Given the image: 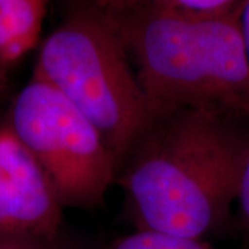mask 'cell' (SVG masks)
<instances>
[{
    "label": "cell",
    "instance_id": "1",
    "mask_svg": "<svg viewBox=\"0 0 249 249\" xmlns=\"http://www.w3.org/2000/svg\"><path fill=\"white\" fill-rule=\"evenodd\" d=\"M240 122L196 109L152 119L116 169L137 230L201 241L222 230L248 142Z\"/></svg>",
    "mask_w": 249,
    "mask_h": 249
},
{
    "label": "cell",
    "instance_id": "2",
    "mask_svg": "<svg viewBox=\"0 0 249 249\" xmlns=\"http://www.w3.org/2000/svg\"><path fill=\"white\" fill-rule=\"evenodd\" d=\"M103 16L134 62L154 118L196 109L249 119L240 7L220 14L142 9Z\"/></svg>",
    "mask_w": 249,
    "mask_h": 249
},
{
    "label": "cell",
    "instance_id": "3",
    "mask_svg": "<svg viewBox=\"0 0 249 249\" xmlns=\"http://www.w3.org/2000/svg\"><path fill=\"white\" fill-rule=\"evenodd\" d=\"M35 73L101 134L116 169L154 116L124 47L104 16L78 14L45 40Z\"/></svg>",
    "mask_w": 249,
    "mask_h": 249
},
{
    "label": "cell",
    "instance_id": "4",
    "mask_svg": "<svg viewBox=\"0 0 249 249\" xmlns=\"http://www.w3.org/2000/svg\"><path fill=\"white\" fill-rule=\"evenodd\" d=\"M7 124L43 169L62 208L103 204L115 183V160L97 129L50 82L34 72Z\"/></svg>",
    "mask_w": 249,
    "mask_h": 249
},
{
    "label": "cell",
    "instance_id": "5",
    "mask_svg": "<svg viewBox=\"0 0 249 249\" xmlns=\"http://www.w3.org/2000/svg\"><path fill=\"white\" fill-rule=\"evenodd\" d=\"M62 205L43 169L10 124L0 126V238L64 237Z\"/></svg>",
    "mask_w": 249,
    "mask_h": 249
},
{
    "label": "cell",
    "instance_id": "6",
    "mask_svg": "<svg viewBox=\"0 0 249 249\" xmlns=\"http://www.w3.org/2000/svg\"><path fill=\"white\" fill-rule=\"evenodd\" d=\"M46 0H0V68L4 71L37 43Z\"/></svg>",
    "mask_w": 249,
    "mask_h": 249
},
{
    "label": "cell",
    "instance_id": "7",
    "mask_svg": "<svg viewBox=\"0 0 249 249\" xmlns=\"http://www.w3.org/2000/svg\"><path fill=\"white\" fill-rule=\"evenodd\" d=\"M242 0H98L104 14L160 9L193 14H220L238 9Z\"/></svg>",
    "mask_w": 249,
    "mask_h": 249
},
{
    "label": "cell",
    "instance_id": "8",
    "mask_svg": "<svg viewBox=\"0 0 249 249\" xmlns=\"http://www.w3.org/2000/svg\"><path fill=\"white\" fill-rule=\"evenodd\" d=\"M108 249H214L208 241L190 240L163 232L136 230L115 241Z\"/></svg>",
    "mask_w": 249,
    "mask_h": 249
},
{
    "label": "cell",
    "instance_id": "9",
    "mask_svg": "<svg viewBox=\"0 0 249 249\" xmlns=\"http://www.w3.org/2000/svg\"><path fill=\"white\" fill-rule=\"evenodd\" d=\"M240 208V214L245 229L249 231V134L248 142H247V150L244 155V163L241 169L240 184H238V194L237 201Z\"/></svg>",
    "mask_w": 249,
    "mask_h": 249
},
{
    "label": "cell",
    "instance_id": "10",
    "mask_svg": "<svg viewBox=\"0 0 249 249\" xmlns=\"http://www.w3.org/2000/svg\"><path fill=\"white\" fill-rule=\"evenodd\" d=\"M0 249H75L65 237L55 241L3 240L0 238Z\"/></svg>",
    "mask_w": 249,
    "mask_h": 249
},
{
    "label": "cell",
    "instance_id": "11",
    "mask_svg": "<svg viewBox=\"0 0 249 249\" xmlns=\"http://www.w3.org/2000/svg\"><path fill=\"white\" fill-rule=\"evenodd\" d=\"M240 28L244 47L249 62V0H242L240 6Z\"/></svg>",
    "mask_w": 249,
    "mask_h": 249
},
{
    "label": "cell",
    "instance_id": "12",
    "mask_svg": "<svg viewBox=\"0 0 249 249\" xmlns=\"http://www.w3.org/2000/svg\"><path fill=\"white\" fill-rule=\"evenodd\" d=\"M0 80H4V71L0 68Z\"/></svg>",
    "mask_w": 249,
    "mask_h": 249
},
{
    "label": "cell",
    "instance_id": "13",
    "mask_svg": "<svg viewBox=\"0 0 249 249\" xmlns=\"http://www.w3.org/2000/svg\"><path fill=\"white\" fill-rule=\"evenodd\" d=\"M3 85H4V80H0V89L3 88Z\"/></svg>",
    "mask_w": 249,
    "mask_h": 249
}]
</instances>
